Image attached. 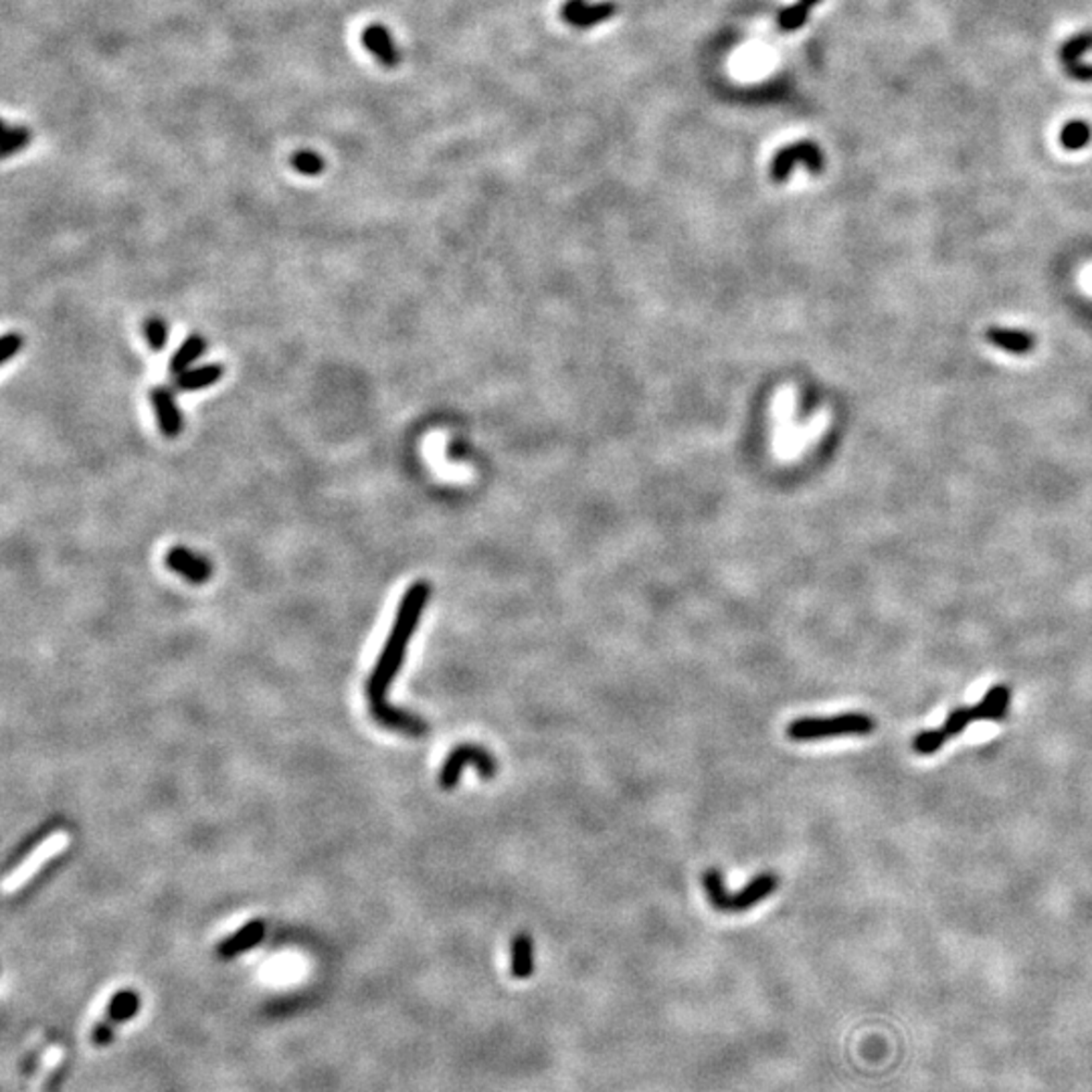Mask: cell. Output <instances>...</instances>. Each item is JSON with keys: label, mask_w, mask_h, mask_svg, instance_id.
Here are the masks:
<instances>
[{"label": "cell", "mask_w": 1092, "mask_h": 1092, "mask_svg": "<svg viewBox=\"0 0 1092 1092\" xmlns=\"http://www.w3.org/2000/svg\"><path fill=\"white\" fill-rule=\"evenodd\" d=\"M429 597L431 587L428 581H415L407 589L405 595H403L395 615V624H392V629L385 641V648H382L375 670L366 682L368 706H378L382 702H387L389 688L392 680H395V676L399 674L403 660H405L409 641L415 629L419 626Z\"/></svg>", "instance_id": "1"}, {"label": "cell", "mask_w": 1092, "mask_h": 1092, "mask_svg": "<svg viewBox=\"0 0 1092 1092\" xmlns=\"http://www.w3.org/2000/svg\"><path fill=\"white\" fill-rule=\"evenodd\" d=\"M702 887L706 892L708 902L713 909L720 912H745L752 906L769 899L771 894L779 887V876L775 872H763L752 878L747 887H742L737 894H730L725 888L723 874L716 868H708L702 874Z\"/></svg>", "instance_id": "2"}, {"label": "cell", "mask_w": 1092, "mask_h": 1092, "mask_svg": "<svg viewBox=\"0 0 1092 1092\" xmlns=\"http://www.w3.org/2000/svg\"><path fill=\"white\" fill-rule=\"evenodd\" d=\"M876 720L866 713H846L829 718H797L788 726V737L795 742L822 740L834 737H866L874 733Z\"/></svg>", "instance_id": "3"}, {"label": "cell", "mask_w": 1092, "mask_h": 1092, "mask_svg": "<svg viewBox=\"0 0 1092 1092\" xmlns=\"http://www.w3.org/2000/svg\"><path fill=\"white\" fill-rule=\"evenodd\" d=\"M467 764L476 767L479 777H482L484 781L494 779L496 773H498V763L488 749L476 745V742H460V745H457L450 752V755H447V759L443 763L440 777H437V781H440V788L445 791L453 789L455 785L460 783L462 771H464V767H467Z\"/></svg>", "instance_id": "4"}, {"label": "cell", "mask_w": 1092, "mask_h": 1092, "mask_svg": "<svg viewBox=\"0 0 1092 1092\" xmlns=\"http://www.w3.org/2000/svg\"><path fill=\"white\" fill-rule=\"evenodd\" d=\"M140 1010V996L132 989H122L109 999L107 1008L102 1015V1020L95 1024L92 1030V1044L95 1048H105L114 1042V1034L118 1025L132 1020Z\"/></svg>", "instance_id": "5"}, {"label": "cell", "mask_w": 1092, "mask_h": 1092, "mask_svg": "<svg viewBox=\"0 0 1092 1092\" xmlns=\"http://www.w3.org/2000/svg\"><path fill=\"white\" fill-rule=\"evenodd\" d=\"M800 164H803V167L810 168L812 172H822L824 155H822V150H819V146L813 144V142H797V144H791L788 148H783L781 152H777L771 162L773 180L785 182L789 179L793 168L800 167Z\"/></svg>", "instance_id": "6"}, {"label": "cell", "mask_w": 1092, "mask_h": 1092, "mask_svg": "<svg viewBox=\"0 0 1092 1092\" xmlns=\"http://www.w3.org/2000/svg\"><path fill=\"white\" fill-rule=\"evenodd\" d=\"M370 708V716H373L380 726H385L389 730H397V733L405 735V737H413V738H419L425 737L429 733V725L425 723L423 718H419L417 714L409 713V710H403L392 706L391 702H382L378 706H368Z\"/></svg>", "instance_id": "7"}, {"label": "cell", "mask_w": 1092, "mask_h": 1092, "mask_svg": "<svg viewBox=\"0 0 1092 1092\" xmlns=\"http://www.w3.org/2000/svg\"><path fill=\"white\" fill-rule=\"evenodd\" d=\"M164 561H167V566L172 573L187 578L192 585H203L209 581L213 575L211 563L206 561L205 556L189 551L187 546H172Z\"/></svg>", "instance_id": "8"}, {"label": "cell", "mask_w": 1092, "mask_h": 1092, "mask_svg": "<svg viewBox=\"0 0 1092 1092\" xmlns=\"http://www.w3.org/2000/svg\"><path fill=\"white\" fill-rule=\"evenodd\" d=\"M615 13V3L589 5L587 0H566L561 8V17L565 23H569L575 29H589L599 23H605V20H609Z\"/></svg>", "instance_id": "9"}, {"label": "cell", "mask_w": 1092, "mask_h": 1092, "mask_svg": "<svg viewBox=\"0 0 1092 1092\" xmlns=\"http://www.w3.org/2000/svg\"><path fill=\"white\" fill-rule=\"evenodd\" d=\"M150 401H152V409H155V415H156L158 429L167 435L168 440L179 437L182 433L184 421H182V413L177 405V399H174L172 389L155 387L150 391Z\"/></svg>", "instance_id": "10"}, {"label": "cell", "mask_w": 1092, "mask_h": 1092, "mask_svg": "<svg viewBox=\"0 0 1092 1092\" xmlns=\"http://www.w3.org/2000/svg\"><path fill=\"white\" fill-rule=\"evenodd\" d=\"M266 937V923L264 921H249L245 926L239 928L237 933L227 937L223 943L217 945V957L221 961H231L245 951L257 947Z\"/></svg>", "instance_id": "11"}, {"label": "cell", "mask_w": 1092, "mask_h": 1092, "mask_svg": "<svg viewBox=\"0 0 1092 1092\" xmlns=\"http://www.w3.org/2000/svg\"><path fill=\"white\" fill-rule=\"evenodd\" d=\"M363 45L385 69H395L401 61L399 49L395 45V41H392L389 29L378 23L365 27Z\"/></svg>", "instance_id": "12"}, {"label": "cell", "mask_w": 1092, "mask_h": 1092, "mask_svg": "<svg viewBox=\"0 0 1092 1092\" xmlns=\"http://www.w3.org/2000/svg\"><path fill=\"white\" fill-rule=\"evenodd\" d=\"M1092 49V32H1080L1062 47L1064 69L1078 81H1092V65L1083 63V55Z\"/></svg>", "instance_id": "13"}, {"label": "cell", "mask_w": 1092, "mask_h": 1092, "mask_svg": "<svg viewBox=\"0 0 1092 1092\" xmlns=\"http://www.w3.org/2000/svg\"><path fill=\"white\" fill-rule=\"evenodd\" d=\"M986 338L991 346L1010 354H1028L1036 346V338L1030 332L1015 330V328L993 326L986 332Z\"/></svg>", "instance_id": "14"}, {"label": "cell", "mask_w": 1092, "mask_h": 1092, "mask_svg": "<svg viewBox=\"0 0 1092 1092\" xmlns=\"http://www.w3.org/2000/svg\"><path fill=\"white\" fill-rule=\"evenodd\" d=\"M223 366L221 365H203V366H192L189 370H184V373L177 375L172 380V387L180 391V392H194V391H203L206 387H213L217 385L218 380L223 378Z\"/></svg>", "instance_id": "15"}, {"label": "cell", "mask_w": 1092, "mask_h": 1092, "mask_svg": "<svg viewBox=\"0 0 1092 1092\" xmlns=\"http://www.w3.org/2000/svg\"><path fill=\"white\" fill-rule=\"evenodd\" d=\"M65 842H68V836H63V834H57V836L45 839V844H41L35 850V854H31L25 864L20 866L19 870H15L13 876L6 880V892H10V888L13 887H19L20 882H25L31 874L43 864V862H47L55 854V851L61 850L65 846Z\"/></svg>", "instance_id": "16"}, {"label": "cell", "mask_w": 1092, "mask_h": 1092, "mask_svg": "<svg viewBox=\"0 0 1092 1092\" xmlns=\"http://www.w3.org/2000/svg\"><path fill=\"white\" fill-rule=\"evenodd\" d=\"M1011 702V690L1006 684H998L989 688L981 702L974 706L975 720H1003L1008 714V708Z\"/></svg>", "instance_id": "17"}, {"label": "cell", "mask_w": 1092, "mask_h": 1092, "mask_svg": "<svg viewBox=\"0 0 1092 1092\" xmlns=\"http://www.w3.org/2000/svg\"><path fill=\"white\" fill-rule=\"evenodd\" d=\"M510 971L516 979H528L534 974V943L528 933H518L512 938Z\"/></svg>", "instance_id": "18"}, {"label": "cell", "mask_w": 1092, "mask_h": 1092, "mask_svg": "<svg viewBox=\"0 0 1092 1092\" xmlns=\"http://www.w3.org/2000/svg\"><path fill=\"white\" fill-rule=\"evenodd\" d=\"M206 351V342L201 334H191L187 341H184L179 348L177 353L172 354L170 358V373L177 377L184 370L192 368V365L199 360Z\"/></svg>", "instance_id": "19"}, {"label": "cell", "mask_w": 1092, "mask_h": 1092, "mask_svg": "<svg viewBox=\"0 0 1092 1092\" xmlns=\"http://www.w3.org/2000/svg\"><path fill=\"white\" fill-rule=\"evenodd\" d=\"M53 1042H55V1036H47L45 1040H41V1042H39L35 1048H32V1050H31V1052H29V1054L23 1058V1062H20V1066H19V1068H20V1070H19V1085H20V1088H23V1090L29 1086L31 1080L35 1078L37 1070H39V1066H41L43 1056H45L47 1048H49Z\"/></svg>", "instance_id": "20"}, {"label": "cell", "mask_w": 1092, "mask_h": 1092, "mask_svg": "<svg viewBox=\"0 0 1092 1092\" xmlns=\"http://www.w3.org/2000/svg\"><path fill=\"white\" fill-rule=\"evenodd\" d=\"M32 134L31 130L23 124H5V134H3V158H10V156H17L20 152L27 150V146L31 144Z\"/></svg>", "instance_id": "21"}, {"label": "cell", "mask_w": 1092, "mask_h": 1092, "mask_svg": "<svg viewBox=\"0 0 1092 1092\" xmlns=\"http://www.w3.org/2000/svg\"><path fill=\"white\" fill-rule=\"evenodd\" d=\"M819 3V0H800V3L781 10L779 15V29L781 31H797L803 27V23L810 17V10Z\"/></svg>", "instance_id": "22"}, {"label": "cell", "mask_w": 1092, "mask_h": 1092, "mask_svg": "<svg viewBox=\"0 0 1092 1092\" xmlns=\"http://www.w3.org/2000/svg\"><path fill=\"white\" fill-rule=\"evenodd\" d=\"M947 740H949V737H947V733L943 730V726L928 728V730H923V733H919V735L914 737L912 749H914L916 755H933V752H937L938 749H941Z\"/></svg>", "instance_id": "23"}, {"label": "cell", "mask_w": 1092, "mask_h": 1092, "mask_svg": "<svg viewBox=\"0 0 1092 1092\" xmlns=\"http://www.w3.org/2000/svg\"><path fill=\"white\" fill-rule=\"evenodd\" d=\"M290 164L293 167V170L304 174V177H318V174L324 170V158L318 155V152L314 150H300L296 152L290 158Z\"/></svg>", "instance_id": "24"}, {"label": "cell", "mask_w": 1092, "mask_h": 1092, "mask_svg": "<svg viewBox=\"0 0 1092 1092\" xmlns=\"http://www.w3.org/2000/svg\"><path fill=\"white\" fill-rule=\"evenodd\" d=\"M1061 142L1066 150L1085 148L1090 142V126L1086 122H1080V119H1074V122L1064 126Z\"/></svg>", "instance_id": "25"}, {"label": "cell", "mask_w": 1092, "mask_h": 1092, "mask_svg": "<svg viewBox=\"0 0 1092 1092\" xmlns=\"http://www.w3.org/2000/svg\"><path fill=\"white\" fill-rule=\"evenodd\" d=\"M975 720V710L974 708H967V706H961V708H953L951 713H949L943 730L947 733L949 738H953L957 735L963 733V730L974 723Z\"/></svg>", "instance_id": "26"}, {"label": "cell", "mask_w": 1092, "mask_h": 1092, "mask_svg": "<svg viewBox=\"0 0 1092 1092\" xmlns=\"http://www.w3.org/2000/svg\"><path fill=\"white\" fill-rule=\"evenodd\" d=\"M144 338L152 351H164L168 341V328L160 318H150L144 322Z\"/></svg>", "instance_id": "27"}, {"label": "cell", "mask_w": 1092, "mask_h": 1092, "mask_svg": "<svg viewBox=\"0 0 1092 1092\" xmlns=\"http://www.w3.org/2000/svg\"><path fill=\"white\" fill-rule=\"evenodd\" d=\"M23 344H25L23 334H19V332L5 334L3 344H0V363L6 365L8 360H13L20 351H23Z\"/></svg>", "instance_id": "28"}, {"label": "cell", "mask_w": 1092, "mask_h": 1092, "mask_svg": "<svg viewBox=\"0 0 1092 1092\" xmlns=\"http://www.w3.org/2000/svg\"><path fill=\"white\" fill-rule=\"evenodd\" d=\"M69 1074V1061H63L59 1066H55L49 1076L45 1078V1083H43L41 1092H61V1086L65 1083V1078Z\"/></svg>", "instance_id": "29"}]
</instances>
